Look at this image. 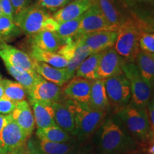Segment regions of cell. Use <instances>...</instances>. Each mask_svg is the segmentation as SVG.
Wrapping results in <instances>:
<instances>
[{"label":"cell","instance_id":"6da1fadb","mask_svg":"<svg viewBox=\"0 0 154 154\" xmlns=\"http://www.w3.org/2000/svg\"><path fill=\"white\" fill-rule=\"evenodd\" d=\"M92 144L94 154L133 153L139 146L115 113L93 135Z\"/></svg>","mask_w":154,"mask_h":154},{"label":"cell","instance_id":"7a4b0ae2","mask_svg":"<svg viewBox=\"0 0 154 154\" xmlns=\"http://www.w3.org/2000/svg\"><path fill=\"white\" fill-rule=\"evenodd\" d=\"M115 114L138 144L146 145L154 142V133L146 108L137 107L130 103L115 111Z\"/></svg>","mask_w":154,"mask_h":154},{"label":"cell","instance_id":"3957f363","mask_svg":"<svg viewBox=\"0 0 154 154\" xmlns=\"http://www.w3.org/2000/svg\"><path fill=\"white\" fill-rule=\"evenodd\" d=\"M74 113L75 122V137L84 143L106 120V111L94 109L88 103L74 101Z\"/></svg>","mask_w":154,"mask_h":154},{"label":"cell","instance_id":"277c9868","mask_svg":"<svg viewBox=\"0 0 154 154\" xmlns=\"http://www.w3.org/2000/svg\"><path fill=\"white\" fill-rule=\"evenodd\" d=\"M143 32L140 25L131 17H128L118 29L114 48L127 62H134L140 51L139 38Z\"/></svg>","mask_w":154,"mask_h":154},{"label":"cell","instance_id":"5b68a950","mask_svg":"<svg viewBox=\"0 0 154 154\" xmlns=\"http://www.w3.org/2000/svg\"><path fill=\"white\" fill-rule=\"evenodd\" d=\"M122 71L130 84V103L137 107L146 108L153 96L152 88L143 79L134 62L126 61L122 66Z\"/></svg>","mask_w":154,"mask_h":154},{"label":"cell","instance_id":"8992f818","mask_svg":"<svg viewBox=\"0 0 154 154\" xmlns=\"http://www.w3.org/2000/svg\"><path fill=\"white\" fill-rule=\"evenodd\" d=\"M51 16L45 9L36 5H32L14 18V22L22 32L29 36L45 31L46 24Z\"/></svg>","mask_w":154,"mask_h":154},{"label":"cell","instance_id":"52a82bcc","mask_svg":"<svg viewBox=\"0 0 154 154\" xmlns=\"http://www.w3.org/2000/svg\"><path fill=\"white\" fill-rule=\"evenodd\" d=\"M121 5L143 32H154V0H123Z\"/></svg>","mask_w":154,"mask_h":154},{"label":"cell","instance_id":"ba28073f","mask_svg":"<svg viewBox=\"0 0 154 154\" xmlns=\"http://www.w3.org/2000/svg\"><path fill=\"white\" fill-rule=\"evenodd\" d=\"M104 82L109 104L116 111L129 104L131 98L130 84L123 73L106 79Z\"/></svg>","mask_w":154,"mask_h":154},{"label":"cell","instance_id":"9c48e42d","mask_svg":"<svg viewBox=\"0 0 154 154\" xmlns=\"http://www.w3.org/2000/svg\"><path fill=\"white\" fill-rule=\"evenodd\" d=\"M29 138L27 134L7 115L6 123L0 132V146L7 153H12L22 147Z\"/></svg>","mask_w":154,"mask_h":154},{"label":"cell","instance_id":"30bf717a","mask_svg":"<svg viewBox=\"0 0 154 154\" xmlns=\"http://www.w3.org/2000/svg\"><path fill=\"white\" fill-rule=\"evenodd\" d=\"M126 61L119 54L114 47L101 51L98 66L97 79L105 80L123 73L122 66Z\"/></svg>","mask_w":154,"mask_h":154},{"label":"cell","instance_id":"8fae6325","mask_svg":"<svg viewBox=\"0 0 154 154\" xmlns=\"http://www.w3.org/2000/svg\"><path fill=\"white\" fill-rule=\"evenodd\" d=\"M27 94L29 100L48 103L59 102L63 97V89L61 86L48 82L41 76Z\"/></svg>","mask_w":154,"mask_h":154},{"label":"cell","instance_id":"7c38bea8","mask_svg":"<svg viewBox=\"0 0 154 154\" xmlns=\"http://www.w3.org/2000/svg\"><path fill=\"white\" fill-rule=\"evenodd\" d=\"M101 30L116 31L109 26L98 9L92 5L91 8L81 17L79 28L73 39L77 40L86 34Z\"/></svg>","mask_w":154,"mask_h":154},{"label":"cell","instance_id":"4fadbf2b","mask_svg":"<svg viewBox=\"0 0 154 154\" xmlns=\"http://www.w3.org/2000/svg\"><path fill=\"white\" fill-rule=\"evenodd\" d=\"M0 57L4 62L28 72H35L34 60L22 50L6 43L0 44Z\"/></svg>","mask_w":154,"mask_h":154},{"label":"cell","instance_id":"5bb4252c","mask_svg":"<svg viewBox=\"0 0 154 154\" xmlns=\"http://www.w3.org/2000/svg\"><path fill=\"white\" fill-rule=\"evenodd\" d=\"M54 111L56 124L69 133L72 136H75V122L74 113V102L63 97L59 102L52 103ZM75 137V136H74Z\"/></svg>","mask_w":154,"mask_h":154},{"label":"cell","instance_id":"9a60e30c","mask_svg":"<svg viewBox=\"0 0 154 154\" xmlns=\"http://www.w3.org/2000/svg\"><path fill=\"white\" fill-rule=\"evenodd\" d=\"M92 4L100 11L109 26L116 31L131 17L119 7L115 0H92Z\"/></svg>","mask_w":154,"mask_h":154},{"label":"cell","instance_id":"2e32d148","mask_svg":"<svg viewBox=\"0 0 154 154\" xmlns=\"http://www.w3.org/2000/svg\"><path fill=\"white\" fill-rule=\"evenodd\" d=\"M117 34L118 31L101 30L86 34L80 39L92 53H99L114 47Z\"/></svg>","mask_w":154,"mask_h":154},{"label":"cell","instance_id":"e0dca14e","mask_svg":"<svg viewBox=\"0 0 154 154\" xmlns=\"http://www.w3.org/2000/svg\"><path fill=\"white\" fill-rule=\"evenodd\" d=\"M94 81L73 77L63 88V97L78 103H88Z\"/></svg>","mask_w":154,"mask_h":154},{"label":"cell","instance_id":"ac0fdd59","mask_svg":"<svg viewBox=\"0 0 154 154\" xmlns=\"http://www.w3.org/2000/svg\"><path fill=\"white\" fill-rule=\"evenodd\" d=\"M92 5V0H73L56 11L52 17L59 24L74 20L82 17Z\"/></svg>","mask_w":154,"mask_h":154},{"label":"cell","instance_id":"d6986e66","mask_svg":"<svg viewBox=\"0 0 154 154\" xmlns=\"http://www.w3.org/2000/svg\"><path fill=\"white\" fill-rule=\"evenodd\" d=\"M35 72L48 82L63 86L72 79L66 68L59 69L51 66L47 63L34 60Z\"/></svg>","mask_w":154,"mask_h":154},{"label":"cell","instance_id":"ffe728a7","mask_svg":"<svg viewBox=\"0 0 154 154\" xmlns=\"http://www.w3.org/2000/svg\"><path fill=\"white\" fill-rule=\"evenodd\" d=\"M9 115L29 137L34 130L35 121L33 111H32L28 102L23 101L17 103L15 109Z\"/></svg>","mask_w":154,"mask_h":154},{"label":"cell","instance_id":"44dd1931","mask_svg":"<svg viewBox=\"0 0 154 154\" xmlns=\"http://www.w3.org/2000/svg\"><path fill=\"white\" fill-rule=\"evenodd\" d=\"M29 102L33 110L35 125L37 129H44L57 125L54 120V111L51 103L34 100H29Z\"/></svg>","mask_w":154,"mask_h":154},{"label":"cell","instance_id":"7402d4cb","mask_svg":"<svg viewBox=\"0 0 154 154\" xmlns=\"http://www.w3.org/2000/svg\"><path fill=\"white\" fill-rule=\"evenodd\" d=\"M88 104L96 110L107 112L110 104L106 90L104 80L96 79L94 81Z\"/></svg>","mask_w":154,"mask_h":154},{"label":"cell","instance_id":"603a6c76","mask_svg":"<svg viewBox=\"0 0 154 154\" xmlns=\"http://www.w3.org/2000/svg\"><path fill=\"white\" fill-rule=\"evenodd\" d=\"M31 44L38 49L49 52L57 53L61 45V42L55 32L42 31L35 35L30 36Z\"/></svg>","mask_w":154,"mask_h":154},{"label":"cell","instance_id":"cb8c5ba5","mask_svg":"<svg viewBox=\"0 0 154 154\" xmlns=\"http://www.w3.org/2000/svg\"><path fill=\"white\" fill-rule=\"evenodd\" d=\"M31 57L36 61L43 62L56 68H66L68 65V61L58 53L49 52L38 49L34 44H31L29 54Z\"/></svg>","mask_w":154,"mask_h":154},{"label":"cell","instance_id":"d4e9b609","mask_svg":"<svg viewBox=\"0 0 154 154\" xmlns=\"http://www.w3.org/2000/svg\"><path fill=\"white\" fill-rule=\"evenodd\" d=\"M82 143L76 138L66 143H56L39 140L38 147L43 154H67L80 147Z\"/></svg>","mask_w":154,"mask_h":154},{"label":"cell","instance_id":"484cf974","mask_svg":"<svg viewBox=\"0 0 154 154\" xmlns=\"http://www.w3.org/2000/svg\"><path fill=\"white\" fill-rule=\"evenodd\" d=\"M135 63L143 79L153 90L154 88V58L150 54L140 51L136 57Z\"/></svg>","mask_w":154,"mask_h":154},{"label":"cell","instance_id":"4316f807","mask_svg":"<svg viewBox=\"0 0 154 154\" xmlns=\"http://www.w3.org/2000/svg\"><path fill=\"white\" fill-rule=\"evenodd\" d=\"M36 134L38 140L56 143H66L76 138V137L72 136L57 125L48 127L44 129H37Z\"/></svg>","mask_w":154,"mask_h":154},{"label":"cell","instance_id":"83f0119b","mask_svg":"<svg viewBox=\"0 0 154 154\" xmlns=\"http://www.w3.org/2000/svg\"><path fill=\"white\" fill-rule=\"evenodd\" d=\"M101 53H94L86 58L76 70L75 77H81L91 81L97 79V72Z\"/></svg>","mask_w":154,"mask_h":154},{"label":"cell","instance_id":"f1b7e54d","mask_svg":"<svg viewBox=\"0 0 154 154\" xmlns=\"http://www.w3.org/2000/svg\"><path fill=\"white\" fill-rule=\"evenodd\" d=\"M5 64L9 74L14 77L19 84H21L26 89L27 93L33 88L36 81L40 76L36 72H28V71L16 68L7 63H5Z\"/></svg>","mask_w":154,"mask_h":154},{"label":"cell","instance_id":"f546056e","mask_svg":"<svg viewBox=\"0 0 154 154\" xmlns=\"http://www.w3.org/2000/svg\"><path fill=\"white\" fill-rule=\"evenodd\" d=\"M0 82L3 86L4 96L15 103L26 101L27 92L18 82L8 79H2Z\"/></svg>","mask_w":154,"mask_h":154},{"label":"cell","instance_id":"4dcf8cb0","mask_svg":"<svg viewBox=\"0 0 154 154\" xmlns=\"http://www.w3.org/2000/svg\"><path fill=\"white\" fill-rule=\"evenodd\" d=\"M92 54H93L92 51L83 43L80 38L76 40V48L74 57L72 60L69 61L68 65L66 67L67 71L72 78L74 77L76 70L82 64L83 61Z\"/></svg>","mask_w":154,"mask_h":154},{"label":"cell","instance_id":"1f68e13d","mask_svg":"<svg viewBox=\"0 0 154 154\" xmlns=\"http://www.w3.org/2000/svg\"><path fill=\"white\" fill-rule=\"evenodd\" d=\"M81 22V17L74 20L61 22L59 24V27L55 32L60 38L61 44L69 39H73L78 32Z\"/></svg>","mask_w":154,"mask_h":154},{"label":"cell","instance_id":"d6a6232c","mask_svg":"<svg viewBox=\"0 0 154 154\" xmlns=\"http://www.w3.org/2000/svg\"><path fill=\"white\" fill-rule=\"evenodd\" d=\"M22 33L12 19L5 15L0 16V39L5 40L16 37Z\"/></svg>","mask_w":154,"mask_h":154},{"label":"cell","instance_id":"836d02e7","mask_svg":"<svg viewBox=\"0 0 154 154\" xmlns=\"http://www.w3.org/2000/svg\"><path fill=\"white\" fill-rule=\"evenodd\" d=\"M140 51L153 54H154V32H142L139 38Z\"/></svg>","mask_w":154,"mask_h":154},{"label":"cell","instance_id":"e575fe53","mask_svg":"<svg viewBox=\"0 0 154 154\" xmlns=\"http://www.w3.org/2000/svg\"><path fill=\"white\" fill-rule=\"evenodd\" d=\"M76 48V40L69 39L61 44L57 52L59 54L64 57L67 61H70L74 57Z\"/></svg>","mask_w":154,"mask_h":154},{"label":"cell","instance_id":"d590c367","mask_svg":"<svg viewBox=\"0 0 154 154\" xmlns=\"http://www.w3.org/2000/svg\"><path fill=\"white\" fill-rule=\"evenodd\" d=\"M71 0H37L36 5L49 11H57L66 5Z\"/></svg>","mask_w":154,"mask_h":154},{"label":"cell","instance_id":"8d00e7d4","mask_svg":"<svg viewBox=\"0 0 154 154\" xmlns=\"http://www.w3.org/2000/svg\"><path fill=\"white\" fill-rule=\"evenodd\" d=\"M14 11V19L18 17L24 9L29 7L31 0H10Z\"/></svg>","mask_w":154,"mask_h":154},{"label":"cell","instance_id":"74e56055","mask_svg":"<svg viewBox=\"0 0 154 154\" xmlns=\"http://www.w3.org/2000/svg\"><path fill=\"white\" fill-rule=\"evenodd\" d=\"M17 103L3 96L0 99V113L4 114H11L17 106Z\"/></svg>","mask_w":154,"mask_h":154},{"label":"cell","instance_id":"f35d334b","mask_svg":"<svg viewBox=\"0 0 154 154\" xmlns=\"http://www.w3.org/2000/svg\"><path fill=\"white\" fill-rule=\"evenodd\" d=\"M3 15L14 21V11L10 0H0Z\"/></svg>","mask_w":154,"mask_h":154},{"label":"cell","instance_id":"ab89813d","mask_svg":"<svg viewBox=\"0 0 154 154\" xmlns=\"http://www.w3.org/2000/svg\"><path fill=\"white\" fill-rule=\"evenodd\" d=\"M146 110H147L152 130L154 133V98L152 97L151 99L150 100L149 103L146 106Z\"/></svg>","mask_w":154,"mask_h":154},{"label":"cell","instance_id":"60d3db41","mask_svg":"<svg viewBox=\"0 0 154 154\" xmlns=\"http://www.w3.org/2000/svg\"><path fill=\"white\" fill-rule=\"evenodd\" d=\"M67 154H94L93 149L90 146H84L82 144L79 149L73 151Z\"/></svg>","mask_w":154,"mask_h":154},{"label":"cell","instance_id":"b9f144b4","mask_svg":"<svg viewBox=\"0 0 154 154\" xmlns=\"http://www.w3.org/2000/svg\"><path fill=\"white\" fill-rule=\"evenodd\" d=\"M6 119H7V116L0 114V132L2 131L4 126H5Z\"/></svg>","mask_w":154,"mask_h":154},{"label":"cell","instance_id":"7bdbcfd3","mask_svg":"<svg viewBox=\"0 0 154 154\" xmlns=\"http://www.w3.org/2000/svg\"><path fill=\"white\" fill-rule=\"evenodd\" d=\"M149 154H154V144L149 148Z\"/></svg>","mask_w":154,"mask_h":154},{"label":"cell","instance_id":"ee69618b","mask_svg":"<svg viewBox=\"0 0 154 154\" xmlns=\"http://www.w3.org/2000/svg\"><path fill=\"white\" fill-rule=\"evenodd\" d=\"M0 154H7L6 152L5 151V150H4L1 147V146H0Z\"/></svg>","mask_w":154,"mask_h":154},{"label":"cell","instance_id":"f6af8a7d","mask_svg":"<svg viewBox=\"0 0 154 154\" xmlns=\"http://www.w3.org/2000/svg\"><path fill=\"white\" fill-rule=\"evenodd\" d=\"M2 15H3V13H2V10L1 3H0V16H2Z\"/></svg>","mask_w":154,"mask_h":154},{"label":"cell","instance_id":"bcb514c9","mask_svg":"<svg viewBox=\"0 0 154 154\" xmlns=\"http://www.w3.org/2000/svg\"><path fill=\"white\" fill-rule=\"evenodd\" d=\"M152 97L154 98V88H153V96H152Z\"/></svg>","mask_w":154,"mask_h":154},{"label":"cell","instance_id":"7dc6e473","mask_svg":"<svg viewBox=\"0 0 154 154\" xmlns=\"http://www.w3.org/2000/svg\"><path fill=\"white\" fill-rule=\"evenodd\" d=\"M122 1H123V0H119V2H120L121 5V2H122Z\"/></svg>","mask_w":154,"mask_h":154},{"label":"cell","instance_id":"c3c4849f","mask_svg":"<svg viewBox=\"0 0 154 154\" xmlns=\"http://www.w3.org/2000/svg\"><path fill=\"white\" fill-rule=\"evenodd\" d=\"M151 55H152V57L154 58V54H151Z\"/></svg>","mask_w":154,"mask_h":154},{"label":"cell","instance_id":"681fc988","mask_svg":"<svg viewBox=\"0 0 154 154\" xmlns=\"http://www.w3.org/2000/svg\"><path fill=\"white\" fill-rule=\"evenodd\" d=\"M2 80V78H1V76H0V81Z\"/></svg>","mask_w":154,"mask_h":154}]
</instances>
